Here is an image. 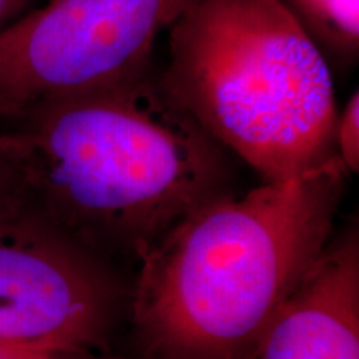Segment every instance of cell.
<instances>
[{"label":"cell","mask_w":359,"mask_h":359,"mask_svg":"<svg viewBox=\"0 0 359 359\" xmlns=\"http://www.w3.org/2000/svg\"><path fill=\"white\" fill-rule=\"evenodd\" d=\"M13 185L95 257L137 264L230 190L228 151L150 74L8 122Z\"/></svg>","instance_id":"1"},{"label":"cell","mask_w":359,"mask_h":359,"mask_svg":"<svg viewBox=\"0 0 359 359\" xmlns=\"http://www.w3.org/2000/svg\"><path fill=\"white\" fill-rule=\"evenodd\" d=\"M348 170L215 196L138 263L128 308L147 356L245 359L330 245Z\"/></svg>","instance_id":"2"},{"label":"cell","mask_w":359,"mask_h":359,"mask_svg":"<svg viewBox=\"0 0 359 359\" xmlns=\"http://www.w3.org/2000/svg\"><path fill=\"white\" fill-rule=\"evenodd\" d=\"M168 29L161 87L264 182L336 155L330 67L281 0H195Z\"/></svg>","instance_id":"3"},{"label":"cell","mask_w":359,"mask_h":359,"mask_svg":"<svg viewBox=\"0 0 359 359\" xmlns=\"http://www.w3.org/2000/svg\"><path fill=\"white\" fill-rule=\"evenodd\" d=\"M195 0H52L0 30V120L145 74L154 43Z\"/></svg>","instance_id":"4"},{"label":"cell","mask_w":359,"mask_h":359,"mask_svg":"<svg viewBox=\"0 0 359 359\" xmlns=\"http://www.w3.org/2000/svg\"><path fill=\"white\" fill-rule=\"evenodd\" d=\"M128 298L114 266L62 231L19 188L0 195V346L97 351Z\"/></svg>","instance_id":"5"},{"label":"cell","mask_w":359,"mask_h":359,"mask_svg":"<svg viewBox=\"0 0 359 359\" xmlns=\"http://www.w3.org/2000/svg\"><path fill=\"white\" fill-rule=\"evenodd\" d=\"M245 359H359V238L326 246Z\"/></svg>","instance_id":"6"},{"label":"cell","mask_w":359,"mask_h":359,"mask_svg":"<svg viewBox=\"0 0 359 359\" xmlns=\"http://www.w3.org/2000/svg\"><path fill=\"white\" fill-rule=\"evenodd\" d=\"M323 53L353 62L359 50V0H281Z\"/></svg>","instance_id":"7"},{"label":"cell","mask_w":359,"mask_h":359,"mask_svg":"<svg viewBox=\"0 0 359 359\" xmlns=\"http://www.w3.org/2000/svg\"><path fill=\"white\" fill-rule=\"evenodd\" d=\"M336 154L348 173L359 170V95L354 92L344 110L338 115L336 125Z\"/></svg>","instance_id":"8"},{"label":"cell","mask_w":359,"mask_h":359,"mask_svg":"<svg viewBox=\"0 0 359 359\" xmlns=\"http://www.w3.org/2000/svg\"><path fill=\"white\" fill-rule=\"evenodd\" d=\"M29 2L30 0H0V30L17 20V15Z\"/></svg>","instance_id":"9"},{"label":"cell","mask_w":359,"mask_h":359,"mask_svg":"<svg viewBox=\"0 0 359 359\" xmlns=\"http://www.w3.org/2000/svg\"><path fill=\"white\" fill-rule=\"evenodd\" d=\"M34 359H122V358H109L98 356L93 351H62V353H37ZM145 359H154L147 356Z\"/></svg>","instance_id":"10"},{"label":"cell","mask_w":359,"mask_h":359,"mask_svg":"<svg viewBox=\"0 0 359 359\" xmlns=\"http://www.w3.org/2000/svg\"><path fill=\"white\" fill-rule=\"evenodd\" d=\"M12 185H13L12 170L8 167L6 158H4L2 151H0V195H2L4 191H7Z\"/></svg>","instance_id":"11"},{"label":"cell","mask_w":359,"mask_h":359,"mask_svg":"<svg viewBox=\"0 0 359 359\" xmlns=\"http://www.w3.org/2000/svg\"><path fill=\"white\" fill-rule=\"evenodd\" d=\"M34 351H27V349H17L11 346H0V359H34Z\"/></svg>","instance_id":"12"}]
</instances>
